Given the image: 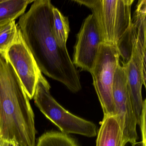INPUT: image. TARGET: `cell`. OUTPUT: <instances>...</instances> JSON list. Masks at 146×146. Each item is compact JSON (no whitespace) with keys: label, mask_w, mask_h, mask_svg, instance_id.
<instances>
[{"label":"cell","mask_w":146,"mask_h":146,"mask_svg":"<svg viewBox=\"0 0 146 146\" xmlns=\"http://www.w3.org/2000/svg\"><path fill=\"white\" fill-rule=\"evenodd\" d=\"M51 87L42 76L36 85L34 99L35 104L44 116L65 134H78L88 137L96 135V126L90 121L66 111L51 95Z\"/></svg>","instance_id":"cell-4"},{"label":"cell","mask_w":146,"mask_h":146,"mask_svg":"<svg viewBox=\"0 0 146 146\" xmlns=\"http://www.w3.org/2000/svg\"><path fill=\"white\" fill-rule=\"evenodd\" d=\"M146 100L143 102L142 108L141 112L140 117L139 125L141 126V132L142 135V142L146 145Z\"/></svg>","instance_id":"cell-16"},{"label":"cell","mask_w":146,"mask_h":146,"mask_svg":"<svg viewBox=\"0 0 146 146\" xmlns=\"http://www.w3.org/2000/svg\"><path fill=\"white\" fill-rule=\"evenodd\" d=\"M146 1L137 2L130 26L117 44L123 63L134 59L140 70L146 88Z\"/></svg>","instance_id":"cell-6"},{"label":"cell","mask_w":146,"mask_h":146,"mask_svg":"<svg viewBox=\"0 0 146 146\" xmlns=\"http://www.w3.org/2000/svg\"><path fill=\"white\" fill-rule=\"evenodd\" d=\"M146 145L143 144L142 141L140 142H135L132 144V146H146Z\"/></svg>","instance_id":"cell-18"},{"label":"cell","mask_w":146,"mask_h":146,"mask_svg":"<svg viewBox=\"0 0 146 146\" xmlns=\"http://www.w3.org/2000/svg\"><path fill=\"white\" fill-rule=\"evenodd\" d=\"M92 12L103 43L117 46L131 23L134 0H75Z\"/></svg>","instance_id":"cell-3"},{"label":"cell","mask_w":146,"mask_h":146,"mask_svg":"<svg viewBox=\"0 0 146 146\" xmlns=\"http://www.w3.org/2000/svg\"><path fill=\"white\" fill-rule=\"evenodd\" d=\"M100 31L93 14L84 21L77 36L73 62L75 66L90 72L96 61L102 43Z\"/></svg>","instance_id":"cell-9"},{"label":"cell","mask_w":146,"mask_h":146,"mask_svg":"<svg viewBox=\"0 0 146 146\" xmlns=\"http://www.w3.org/2000/svg\"><path fill=\"white\" fill-rule=\"evenodd\" d=\"M0 146H20L14 141H6L0 138Z\"/></svg>","instance_id":"cell-17"},{"label":"cell","mask_w":146,"mask_h":146,"mask_svg":"<svg viewBox=\"0 0 146 146\" xmlns=\"http://www.w3.org/2000/svg\"><path fill=\"white\" fill-rule=\"evenodd\" d=\"M36 146H78L77 143L67 134L58 131H48L38 139Z\"/></svg>","instance_id":"cell-14"},{"label":"cell","mask_w":146,"mask_h":146,"mask_svg":"<svg viewBox=\"0 0 146 146\" xmlns=\"http://www.w3.org/2000/svg\"><path fill=\"white\" fill-rule=\"evenodd\" d=\"M11 65L0 54V138L36 146L35 114Z\"/></svg>","instance_id":"cell-2"},{"label":"cell","mask_w":146,"mask_h":146,"mask_svg":"<svg viewBox=\"0 0 146 146\" xmlns=\"http://www.w3.org/2000/svg\"><path fill=\"white\" fill-rule=\"evenodd\" d=\"M115 115L117 117L125 143L133 144L137 138L136 118L127 88L125 68L119 63L113 84Z\"/></svg>","instance_id":"cell-8"},{"label":"cell","mask_w":146,"mask_h":146,"mask_svg":"<svg viewBox=\"0 0 146 146\" xmlns=\"http://www.w3.org/2000/svg\"><path fill=\"white\" fill-rule=\"evenodd\" d=\"M52 31L57 43L61 48H66V44L70 32V23L67 17L54 7L52 9Z\"/></svg>","instance_id":"cell-13"},{"label":"cell","mask_w":146,"mask_h":146,"mask_svg":"<svg viewBox=\"0 0 146 146\" xmlns=\"http://www.w3.org/2000/svg\"><path fill=\"white\" fill-rule=\"evenodd\" d=\"M18 30V25L15 20L0 27V54L2 56L14 41Z\"/></svg>","instance_id":"cell-15"},{"label":"cell","mask_w":146,"mask_h":146,"mask_svg":"<svg viewBox=\"0 0 146 146\" xmlns=\"http://www.w3.org/2000/svg\"><path fill=\"white\" fill-rule=\"evenodd\" d=\"M13 67L29 100L34 98L39 79L43 76L19 27L14 41L3 56Z\"/></svg>","instance_id":"cell-7"},{"label":"cell","mask_w":146,"mask_h":146,"mask_svg":"<svg viewBox=\"0 0 146 146\" xmlns=\"http://www.w3.org/2000/svg\"><path fill=\"white\" fill-rule=\"evenodd\" d=\"M119 62L120 55L117 46L102 43L96 61L90 73L104 116L115 115L113 84L116 69Z\"/></svg>","instance_id":"cell-5"},{"label":"cell","mask_w":146,"mask_h":146,"mask_svg":"<svg viewBox=\"0 0 146 146\" xmlns=\"http://www.w3.org/2000/svg\"><path fill=\"white\" fill-rule=\"evenodd\" d=\"M31 0H0V27L24 14Z\"/></svg>","instance_id":"cell-12"},{"label":"cell","mask_w":146,"mask_h":146,"mask_svg":"<svg viewBox=\"0 0 146 146\" xmlns=\"http://www.w3.org/2000/svg\"><path fill=\"white\" fill-rule=\"evenodd\" d=\"M126 143L117 116H104L96 146H125Z\"/></svg>","instance_id":"cell-11"},{"label":"cell","mask_w":146,"mask_h":146,"mask_svg":"<svg viewBox=\"0 0 146 146\" xmlns=\"http://www.w3.org/2000/svg\"><path fill=\"white\" fill-rule=\"evenodd\" d=\"M54 7L49 0L34 1L17 24L42 73L77 93L82 89L79 72L67 48L59 46L53 33Z\"/></svg>","instance_id":"cell-1"},{"label":"cell","mask_w":146,"mask_h":146,"mask_svg":"<svg viewBox=\"0 0 146 146\" xmlns=\"http://www.w3.org/2000/svg\"><path fill=\"white\" fill-rule=\"evenodd\" d=\"M122 64L125 68L129 96L137 124L139 125L143 102L142 97V87L144 86L143 81L139 68L133 58H131L126 63L122 62Z\"/></svg>","instance_id":"cell-10"}]
</instances>
